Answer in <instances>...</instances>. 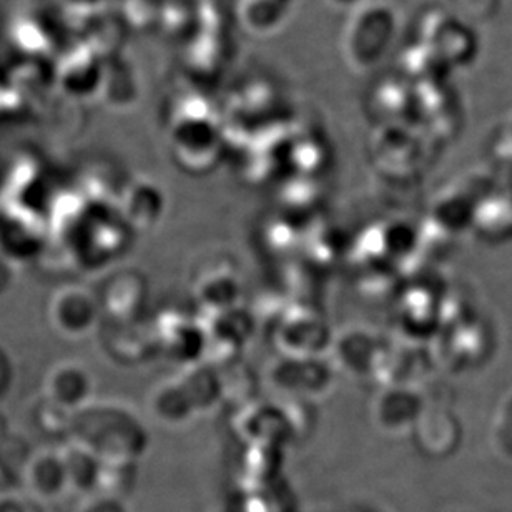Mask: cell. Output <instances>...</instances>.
Returning a JSON list of instances; mask_svg holds the SVG:
<instances>
[{
  "label": "cell",
  "instance_id": "obj_1",
  "mask_svg": "<svg viewBox=\"0 0 512 512\" xmlns=\"http://www.w3.org/2000/svg\"><path fill=\"white\" fill-rule=\"evenodd\" d=\"M401 19L393 4L386 0H366L348 14L341 50L353 72L370 74L383 64L399 35Z\"/></svg>",
  "mask_w": 512,
  "mask_h": 512
},
{
  "label": "cell",
  "instance_id": "obj_2",
  "mask_svg": "<svg viewBox=\"0 0 512 512\" xmlns=\"http://www.w3.org/2000/svg\"><path fill=\"white\" fill-rule=\"evenodd\" d=\"M424 47L438 55L451 69H464L478 60L479 37L469 22L449 12H438L426 20Z\"/></svg>",
  "mask_w": 512,
  "mask_h": 512
},
{
  "label": "cell",
  "instance_id": "obj_3",
  "mask_svg": "<svg viewBox=\"0 0 512 512\" xmlns=\"http://www.w3.org/2000/svg\"><path fill=\"white\" fill-rule=\"evenodd\" d=\"M424 401L418 391L394 386L381 394L375 403V419L378 426L388 433H408L418 426L423 416Z\"/></svg>",
  "mask_w": 512,
  "mask_h": 512
},
{
  "label": "cell",
  "instance_id": "obj_4",
  "mask_svg": "<svg viewBox=\"0 0 512 512\" xmlns=\"http://www.w3.org/2000/svg\"><path fill=\"white\" fill-rule=\"evenodd\" d=\"M298 0H240L238 22L247 34L268 39L283 32L296 12Z\"/></svg>",
  "mask_w": 512,
  "mask_h": 512
},
{
  "label": "cell",
  "instance_id": "obj_5",
  "mask_svg": "<svg viewBox=\"0 0 512 512\" xmlns=\"http://www.w3.org/2000/svg\"><path fill=\"white\" fill-rule=\"evenodd\" d=\"M436 220L451 233H461L473 227L476 220V205L463 193H451L441 198L436 207Z\"/></svg>",
  "mask_w": 512,
  "mask_h": 512
},
{
  "label": "cell",
  "instance_id": "obj_6",
  "mask_svg": "<svg viewBox=\"0 0 512 512\" xmlns=\"http://www.w3.org/2000/svg\"><path fill=\"white\" fill-rule=\"evenodd\" d=\"M178 394H180V384H178V381L162 384L160 388L155 389L152 406L160 421L180 424L183 421H187L192 414H195L192 406H188V404H173L177 401Z\"/></svg>",
  "mask_w": 512,
  "mask_h": 512
},
{
  "label": "cell",
  "instance_id": "obj_7",
  "mask_svg": "<svg viewBox=\"0 0 512 512\" xmlns=\"http://www.w3.org/2000/svg\"><path fill=\"white\" fill-rule=\"evenodd\" d=\"M491 441L501 458L512 461V389L499 401L491 426Z\"/></svg>",
  "mask_w": 512,
  "mask_h": 512
},
{
  "label": "cell",
  "instance_id": "obj_8",
  "mask_svg": "<svg viewBox=\"0 0 512 512\" xmlns=\"http://www.w3.org/2000/svg\"><path fill=\"white\" fill-rule=\"evenodd\" d=\"M365 2L366 0H325V4L328 7L338 10V12H346V14H350L353 10L358 9Z\"/></svg>",
  "mask_w": 512,
  "mask_h": 512
},
{
  "label": "cell",
  "instance_id": "obj_9",
  "mask_svg": "<svg viewBox=\"0 0 512 512\" xmlns=\"http://www.w3.org/2000/svg\"><path fill=\"white\" fill-rule=\"evenodd\" d=\"M509 135H511V140H512V124H511V128H509Z\"/></svg>",
  "mask_w": 512,
  "mask_h": 512
}]
</instances>
